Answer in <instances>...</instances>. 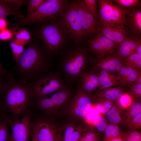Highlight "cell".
Returning a JSON list of instances; mask_svg holds the SVG:
<instances>
[{"label":"cell","mask_w":141,"mask_h":141,"mask_svg":"<svg viewBox=\"0 0 141 141\" xmlns=\"http://www.w3.org/2000/svg\"><path fill=\"white\" fill-rule=\"evenodd\" d=\"M48 65L47 60L40 48L31 43L10 70L14 79L28 84L45 74Z\"/></svg>","instance_id":"1"},{"label":"cell","mask_w":141,"mask_h":141,"mask_svg":"<svg viewBox=\"0 0 141 141\" xmlns=\"http://www.w3.org/2000/svg\"><path fill=\"white\" fill-rule=\"evenodd\" d=\"M34 97L28 85L11 77L6 81L3 92L0 96L2 105L14 116L23 113L33 103Z\"/></svg>","instance_id":"2"},{"label":"cell","mask_w":141,"mask_h":141,"mask_svg":"<svg viewBox=\"0 0 141 141\" xmlns=\"http://www.w3.org/2000/svg\"><path fill=\"white\" fill-rule=\"evenodd\" d=\"M58 17L56 22L76 45L81 44L87 37L81 23L76 0L70 1Z\"/></svg>","instance_id":"3"},{"label":"cell","mask_w":141,"mask_h":141,"mask_svg":"<svg viewBox=\"0 0 141 141\" xmlns=\"http://www.w3.org/2000/svg\"><path fill=\"white\" fill-rule=\"evenodd\" d=\"M89 61L86 49L77 46L69 50L63 58L61 62V68L69 79L72 80H77L86 70Z\"/></svg>","instance_id":"4"},{"label":"cell","mask_w":141,"mask_h":141,"mask_svg":"<svg viewBox=\"0 0 141 141\" xmlns=\"http://www.w3.org/2000/svg\"><path fill=\"white\" fill-rule=\"evenodd\" d=\"M67 0H46L37 10L23 20L11 24V26L28 25L45 21H51L59 15L68 5Z\"/></svg>","instance_id":"5"},{"label":"cell","mask_w":141,"mask_h":141,"mask_svg":"<svg viewBox=\"0 0 141 141\" xmlns=\"http://www.w3.org/2000/svg\"><path fill=\"white\" fill-rule=\"evenodd\" d=\"M73 96L68 87L54 92L46 96L34 97L33 104L44 114L50 117L55 115L64 109Z\"/></svg>","instance_id":"6"},{"label":"cell","mask_w":141,"mask_h":141,"mask_svg":"<svg viewBox=\"0 0 141 141\" xmlns=\"http://www.w3.org/2000/svg\"><path fill=\"white\" fill-rule=\"evenodd\" d=\"M34 98L43 97L68 87L57 73L49 72L28 84Z\"/></svg>","instance_id":"7"},{"label":"cell","mask_w":141,"mask_h":141,"mask_svg":"<svg viewBox=\"0 0 141 141\" xmlns=\"http://www.w3.org/2000/svg\"><path fill=\"white\" fill-rule=\"evenodd\" d=\"M38 36L49 55L57 51L62 46L66 35L56 22H50L40 28Z\"/></svg>","instance_id":"8"},{"label":"cell","mask_w":141,"mask_h":141,"mask_svg":"<svg viewBox=\"0 0 141 141\" xmlns=\"http://www.w3.org/2000/svg\"><path fill=\"white\" fill-rule=\"evenodd\" d=\"M32 134L39 141H61V129L46 118H37L31 121Z\"/></svg>","instance_id":"9"},{"label":"cell","mask_w":141,"mask_h":141,"mask_svg":"<svg viewBox=\"0 0 141 141\" xmlns=\"http://www.w3.org/2000/svg\"><path fill=\"white\" fill-rule=\"evenodd\" d=\"M93 100L92 95L84 92L79 85L76 93L69 103L66 111L74 119L84 118L92 106Z\"/></svg>","instance_id":"10"},{"label":"cell","mask_w":141,"mask_h":141,"mask_svg":"<svg viewBox=\"0 0 141 141\" xmlns=\"http://www.w3.org/2000/svg\"><path fill=\"white\" fill-rule=\"evenodd\" d=\"M3 115L11 128L9 141H28L31 127L30 113L27 112L20 118L14 119H11L5 114Z\"/></svg>","instance_id":"11"},{"label":"cell","mask_w":141,"mask_h":141,"mask_svg":"<svg viewBox=\"0 0 141 141\" xmlns=\"http://www.w3.org/2000/svg\"><path fill=\"white\" fill-rule=\"evenodd\" d=\"M126 17L125 25L130 36L141 38V5L126 8Z\"/></svg>","instance_id":"12"},{"label":"cell","mask_w":141,"mask_h":141,"mask_svg":"<svg viewBox=\"0 0 141 141\" xmlns=\"http://www.w3.org/2000/svg\"><path fill=\"white\" fill-rule=\"evenodd\" d=\"M76 2L83 28L87 37L92 38L98 33V23L83 0H76Z\"/></svg>","instance_id":"13"},{"label":"cell","mask_w":141,"mask_h":141,"mask_svg":"<svg viewBox=\"0 0 141 141\" xmlns=\"http://www.w3.org/2000/svg\"><path fill=\"white\" fill-rule=\"evenodd\" d=\"M124 65V62L116 55L108 54L93 59L91 61L92 69L107 71L114 74Z\"/></svg>","instance_id":"14"},{"label":"cell","mask_w":141,"mask_h":141,"mask_svg":"<svg viewBox=\"0 0 141 141\" xmlns=\"http://www.w3.org/2000/svg\"><path fill=\"white\" fill-rule=\"evenodd\" d=\"M97 32L111 40L117 46L130 36L124 25L98 26Z\"/></svg>","instance_id":"15"},{"label":"cell","mask_w":141,"mask_h":141,"mask_svg":"<svg viewBox=\"0 0 141 141\" xmlns=\"http://www.w3.org/2000/svg\"><path fill=\"white\" fill-rule=\"evenodd\" d=\"M141 38L129 36L117 46L115 55L123 62L130 56L136 52Z\"/></svg>","instance_id":"16"},{"label":"cell","mask_w":141,"mask_h":141,"mask_svg":"<svg viewBox=\"0 0 141 141\" xmlns=\"http://www.w3.org/2000/svg\"><path fill=\"white\" fill-rule=\"evenodd\" d=\"M98 26L103 27L113 26L111 17L114 3L111 0H97Z\"/></svg>","instance_id":"17"},{"label":"cell","mask_w":141,"mask_h":141,"mask_svg":"<svg viewBox=\"0 0 141 141\" xmlns=\"http://www.w3.org/2000/svg\"><path fill=\"white\" fill-rule=\"evenodd\" d=\"M80 81L79 85L84 92L92 95L98 88L99 83L98 77L95 72L92 70L89 72L86 70L81 75L79 79Z\"/></svg>","instance_id":"18"},{"label":"cell","mask_w":141,"mask_h":141,"mask_svg":"<svg viewBox=\"0 0 141 141\" xmlns=\"http://www.w3.org/2000/svg\"><path fill=\"white\" fill-rule=\"evenodd\" d=\"M92 70L95 72L98 77L99 83L98 90L104 89L120 85L119 80L116 75L106 71Z\"/></svg>","instance_id":"19"},{"label":"cell","mask_w":141,"mask_h":141,"mask_svg":"<svg viewBox=\"0 0 141 141\" xmlns=\"http://www.w3.org/2000/svg\"><path fill=\"white\" fill-rule=\"evenodd\" d=\"M125 92L120 87H111L101 90H97L92 96L96 100H106L116 102Z\"/></svg>","instance_id":"20"},{"label":"cell","mask_w":141,"mask_h":141,"mask_svg":"<svg viewBox=\"0 0 141 141\" xmlns=\"http://www.w3.org/2000/svg\"><path fill=\"white\" fill-rule=\"evenodd\" d=\"M9 16H13L16 19L23 20L25 18L22 12L15 7L0 0V19Z\"/></svg>","instance_id":"21"},{"label":"cell","mask_w":141,"mask_h":141,"mask_svg":"<svg viewBox=\"0 0 141 141\" xmlns=\"http://www.w3.org/2000/svg\"><path fill=\"white\" fill-rule=\"evenodd\" d=\"M126 13V8L120 6L114 3L111 17L112 25H125Z\"/></svg>","instance_id":"22"},{"label":"cell","mask_w":141,"mask_h":141,"mask_svg":"<svg viewBox=\"0 0 141 141\" xmlns=\"http://www.w3.org/2000/svg\"><path fill=\"white\" fill-rule=\"evenodd\" d=\"M19 25L15 26L12 31L15 37V39L24 46L30 42L31 34L27 30L19 28ZM14 27V26H13Z\"/></svg>","instance_id":"23"},{"label":"cell","mask_w":141,"mask_h":141,"mask_svg":"<svg viewBox=\"0 0 141 141\" xmlns=\"http://www.w3.org/2000/svg\"><path fill=\"white\" fill-rule=\"evenodd\" d=\"M86 40L89 50L96 55V57H101L110 54L108 53L102 45L93 38L87 39Z\"/></svg>","instance_id":"24"},{"label":"cell","mask_w":141,"mask_h":141,"mask_svg":"<svg viewBox=\"0 0 141 141\" xmlns=\"http://www.w3.org/2000/svg\"><path fill=\"white\" fill-rule=\"evenodd\" d=\"M93 38L102 45L109 54L117 48V45L116 43L100 33H97Z\"/></svg>","instance_id":"25"},{"label":"cell","mask_w":141,"mask_h":141,"mask_svg":"<svg viewBox=\"0 0 141 141\" xmlns=\"http://www.w3.org/2000/svg\"><path fill=\"white\" fill-rule=\"evenodd\" d=\"M118 107V104L116 102L105 114L107 120L111 124L116 125L120 123L122 121V118L119 114Z\"/></svg>","instance_id":"26"},{"label":"cell","mask_w":141,"mask_h":141,"mask_svg":"<svg viewBox=\"0 0 141 141\" xmlns=\"http://www.w3.org/2000/svg\"><path fill=\"white\" fill-rule=\"evenodd\" d=\"M104 140H107L122 136V133L120 128L116 125L107 124L104 130Z\"/></svg>","instance_id":"27"},{"label":"cell","mask_w":141,"mask_h":141,"mask_svg":"<svg viewBox=\"0 0 141 141\" xmlns=\"http://www.w3.org/2000/svg\"><path fill=\"white\" fill-rule=\"evenodd\" d=\"M124 65L141 71V54L136 52L124 61Z\"/></svg>","instance_id":"28"},{"label":"cell","mask_w":141,"mask_h":141,"mask_svg":"<svg viewBox=\"0 0 141 141\" xmlns=\"http://www.w3.org/2000/svg\"><path fill=\"white\" fill-rule=\"evenodd\" d=\"M128 108L126 115L127 124L134 117L141 113L140 99H135Z\"/></svg>","instance_id":"29"},{"label":"cell","mask_w":141,"mask_h":141,"mask_svg":"<svg viewBox=\"0 0 141 141\" xmlns=\"http://www.w3.org/2000/svg\"><path fill=\"white\" fill-rule=\"evenodd\" d=\"M135 99L130 92L125 91L118 99L116 102L119 106L122 108L126 109L130 106Z\"/></svg>","instance_id":"30"},{"label":"cell","mask_w":141,"mask_h":141,"mask_svg":"<svg viewBox=\"0 0 141 141\" xmlns=\"http://www.w3.org/2000/svg\"><path fill=\"white\" fill-rule=\"evenodd\" d=\"M24 45L16 41L15 39L10 43L13 54L14 60L17 63L24 51Z\"/></svg>","instance_id":"31"},{"label":"cell","mask_w":141,"mask_h":141,"mask_svg":"<svg viewBox=\"0 0 141 141\" xmlns=\"http://www.w3.org/2000/svg\"><path fill=\"white\" fill-rule=\"evenodd\" d=\"M140 72L141 71H139L132 68L126 78L123 86L130 87L132 85L136 83Z\"/></svg>","instance_id":"32"},{"label":"cell","mask_w":141,"mask_h":141,"mask_svg":"<svg viewBox=\"0 0 141 141\" xmlns=\"http://www.w3.org/2000/svg\"><path fill=\"white\" fill-rule=\"evenodd\" d=\"M88 10L96 20L98 25V14L97 0H83Z\"/></svg>","instance_id":"33"},{"label":"cell","mask_w":141,"mask_h":141,"mask_svg":"<svg viewBox=\"0 0 141 141\" xmlns=\"http://www.w3.org/2000/svg\"><path fill=\"white\" fill-rule=\"evenodd\" d=\"M100 138L98 133L87 130L83 132L78 141H99Z\"/></svg>","instance_id":"34"},{"label":"cell","mask_w":141,"mask_h":141,"mask_svg":"<svg viewBox=\"0 0 141 141\" xmlns=\"http://www.w3.org/2000/svg\"><path fill=\"white\" fill-rule=\"evenodd\" d=\"M122 136L124 141H141V132L136 130L122 133Z\"/></svg>","instance_id":"35"},{"label":"cell","mask_w":141,"mask_h":141,"mask_svg":"<svg viewBox=\"0 0 141 141\" xmlns=\"http://www.w3.org/2000/svg\"><path fill=\"white\" fill-rule=\"evenodd\" d=\"M87 130L81 124H77L74 132L64 141H78L83 132Z\"/></svg>","instance_id":"36"},{"label":"cell","mask_w":141,"mask_h":141,"mask_svg":"<svg viewBox=\"0 0 141 141\" xmlns=\"http://www.w3.org/2000/svg\"><path fill=\"white\" fill-rule=\"evenodd\" d=\"M100 115V114L96 110L95 107L92 106V105L84 119L88 123L93 125L94 122Z\"/></svg>","instance_id":"37"},{"label":"cell","mask_w":141,"mask_h":141,"mask_svg":"<svg viewBox=\"0 0 141 141\" xmlns=\"http://www.w3.org/2000/svg\"><path fill=\"white\" fill-rule=\"evenodd\" d=\"M115 4L123 7L129 8L141 5L140 0H113Z\"/></svg>","instance_id":"38"},{"label":"cell","mask_w":141,"mask_h":141,"mask_svg":"<svg viewBox=\"0 0 141 141\" xmlns=\"http://www.w3.org/2000/svg\"><path fill=\"white\" fill-rule=\"evenodd\" d=\"M7 123L6 120L0 121V141H9L10 137Z\"/></svg>","instance_id":"39"},{"label":"cell","mask_w":141,"mask_h":141,"mask_svg":"<svg viewBox=\"0 0 141 141\" xmlns=\"http://www.w3.org/2000/svg\"><path fill=\"white\" fill-rule=\"evenodd\" d=\"M46 0H30L28 2L27 9L28 16L37 10Z\"/></svg>","instance_id":"40"},{"label":"cell","mask_w":141,"mask_h":141,"mask_svg":"<svg viewBox=\"0 0 141 141\" xmlns=\"http://www.w3.org/2000/svg\"><path fill=\"white\" fill-rule=\"evenodd\" d=\"M107 125L106 119L100 115L94 122L93 125L98 131L102 132L104 131Z\"/></svg>","instance_id":"41"},{"label":"cell","mask_w":141,"mask_h":141,"mask_svg":"<svg viewBox=\"0 0 141 141\" xmlns=\"http://www.w3.org/2000/svg\"><path fill=\"white\" fill-rule=\"evenodd\" d=\"M128 127L132 130L140 129L141 126V113L139 114L133 118L127 123Z\"/></svg>","instance_id":"42"},{"label":"cell","mask_w":141,"mask_h":141,"mask_svg":"<svg viewBox=\"0 0 141 141\" xmlns=\"http://www.w3.org/2000/svg\"><path fill=\"white\" fill-rule=\"evenodd\" d=\"M130 93L136 98L140 99L141 97V83L136 82L130 86Z\"/></svg>","instance_id":"43"},{"label":"cell","mask_w":141,"mask_h":141,"mask_svg":"<svg viewBox=\"0 0 141 141\" xmlns=\"http://www.w3.org/2000/svg\"><path fill=\"white\" fill-rule=\"evenodd\" d=\"M13 36L12 31L7 28L0 31V40H7L11 38Z\"/></svg>","instance_id":"44"},{"label":"cell","mask_w":141,"mask_h":141,"mask_svg":"<svg viewBox=\"0 0 141 141\" xmlns=\"http://www.w3.org/2000/svg\"><path fill=\"white\" fill-rule=\"evenodd\" d=\"M3 1L6 3L13 5L19 10L21 6L26 3V1L22 0H4Z\"/></svg>","instance_id":"45"},{"label":"cell","mask_w":141,"mask_h":141,"mask_svg":"<svg viewBox=\"0 0 141 141\" xmlns=\"http://www.w3.org/2000/svg\"><path fill=\"white\" fill-rule=\"evenodd\" d=\"M12 75L10 71L4 68L0 61V76L7 79L12 76Z\"/></svg>","instance_id":"46"},{"label":"cell","mask_w":141,"mask_h":141,"mask_svg":"<svg viewBox=\"0 0 141 141\" xmlns=\"http://www.w3.org/2000/svg\"><path fill=\"white\" fill-rule=\"evenodd\" d=\"M6 80L2 77L0 76V96L3 92Z\"/></svg>","instance_id":"47"},{"label":"cell","mask_w":141,"mask_h":141,"mask_svg":"<svg viewBox=\"0 0 141 141\" xmlns=\"http://www.w3.org/2000/svg\"><path fill=\"white\" fill-rule=\"evenodd\" d=\"M8 22L4 18L0 19V31L6 29L8 25Z\"/></svg>","instance_id":"48"},{"label":"cell","mask_w":141,"mask_h":141,"mask_svg":"<svg viewBox=\"0 0 141 141\" xmlns=\"http://www.w3.org/2000/svg\"><path fill=\"white\" fill-rule=\"evenodd\" d=\"M104 141H124L122 136L117 137L107 140Z\"/></svg>","instance_id":"49"},{"label":"cell","mask_w":141,"mask_h":141,"mask_svg":"<svg viewBox=\"0 0 141 141\" xmlns=\"http://www.w3.org/2000/svg\"><path fill=\"white\" fill-rule=\"evenodd\" d=\"M136 52L141 54V42L140 43L137 48Z\"/></svg>","instance_id":"50"},{"label":"cell","mask_w":141,"mask_h":141,"mask_svg":"<svg viewBox=\"0 0 141 141\" xmlns=\"http://www.w3.org/2000/svg\"><path fill=\"white\" fill-rule=\"evenodd\" d=\"M31 141H39L35 136L32 134Z\"/></svg>","instance_id":"51"},{"label":"cell","mask_w":141,"mask_h":141,"mask_svg":"<svg viewBox=\"0 0 141 141\" xmlns=\"http://www.w3.org/2000/svg\"><path fill=\"white\" fill-rule=\"evenodd\" d=\"M2 105L0 101V115L1 112V108Z\"/></svg>","instance_id":"52"},{"label":"cell","mask_w":141,"mask_h":141,"mask_svg":"<svg viewBox=\"0 0 141 141\" xmlns=\"http://www.w3.org/2000/svg\"></svg>","instance_id":"53"}]
</instances>
